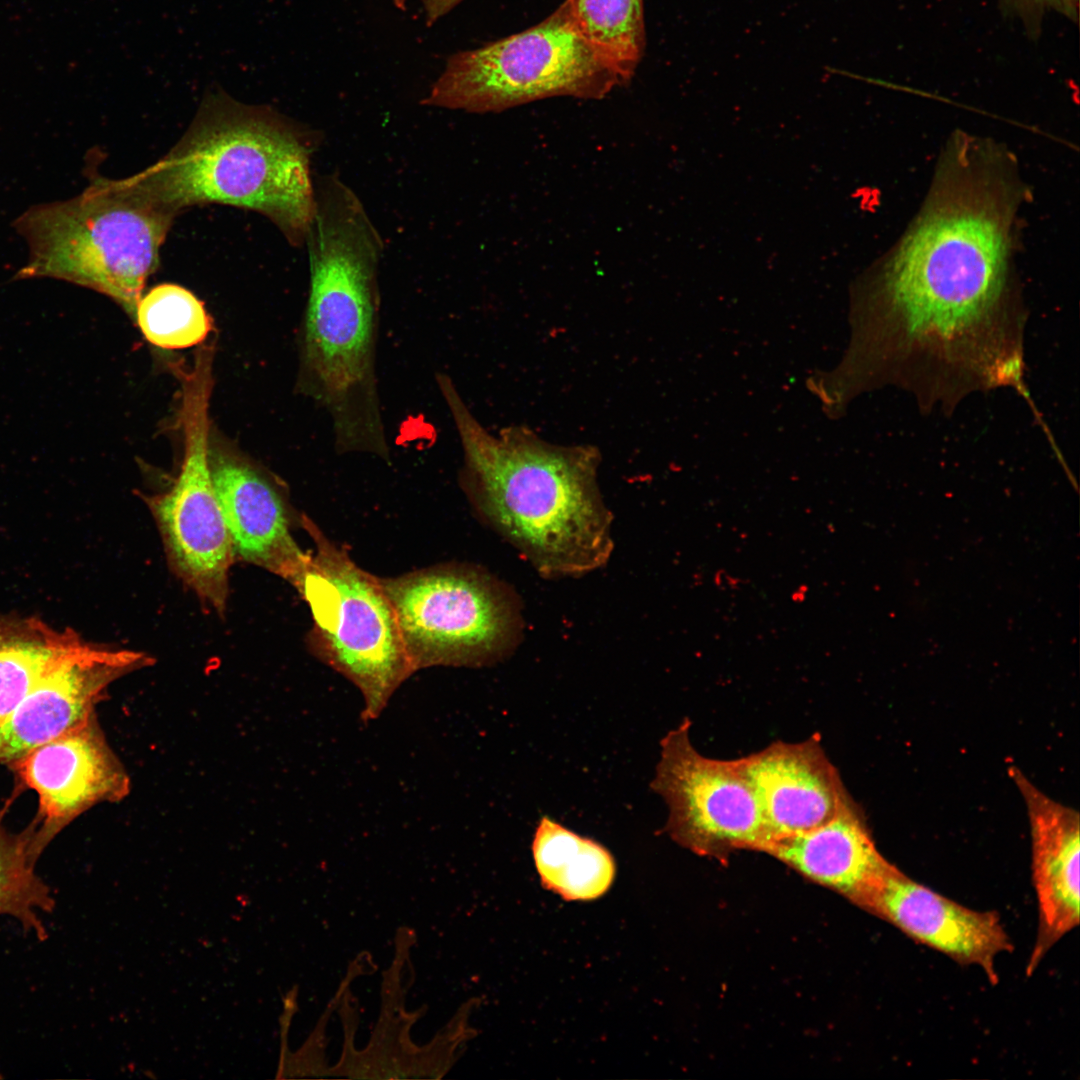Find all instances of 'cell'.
<instances>
[{
  "instance_id": "1",
  "label": "cell",
  "mask_w": 1080,
  "mask_h": 1080,
  "mask_svg": "<svg viewBox=\"0 0 1080 1080\" xmlns=\"http://www.w3.org/2000/svg\"><path fill=\"white\" fill-rule=\"evenodd\" d=\"M919 216L871 276L870 340L895 372L925 382L981 377L1023 343L1011 277L1019 191L1007 161L959 142Z\"/></svg>"
},
{
  "instance_id": "2",
  "label": "cell",
  "mask_w": 1080,
  "mask_h": 1080,
  "mask_svg": "<svg viewBox=\"0 0 1080 1080\" xmlns=\"http://www.w3.org/2000/svg\"><path fill=\"white\" fill-rule=\"evenodd\" d=\"M315 197L304 243L310 287L298 389L328 414L338 454L390 462L377 379L384 241L359 196L335 173L317 178Z\"/></svg>"
},
{
  "instance_id": "3",
  "label": "cell",
  "mask_w": 1080,
  "mask_h": 1080,
  "mask_svg": "<svg viewBox=\"0 0 1080 1080\" xmlns=\"http://www.w3.org/2000/svg\"><path fill=\"white\" fill-rule=\"evenodd\" d=\"M435 380L459 436L463 486L488 523L545 577L603 566L612 518L597 484V449L552 444L523 426L494 435L447 373Z\"/></svg>"
},
{
  "instance_id": "4",
  "label": "cell",
  "mask_w": 1080,
  "mask_h": 1080,
  "mask_svg": "<svg viewBox=\"0 0 1080 1080\" xmlns=\"http://www.w3.org/2000/svg\"><path fill=\"white\" fill-rule=\"evenodd\" d=\"M319 140L272 108L240 103L219 90L204 97L164 157L125 180L175 216L205 203L257 211L301 246L316 210L311 162Z\"/></svg>"
},
{
  "instance_id": "5",
  "label": "cell",
  "mask_w": 1080,
  "mask_h": 1080,
  "mask_svg": "<svg viewBox=\"0 0 1080 1080\" xmlns=\"http://www.w3.org/2000/svg\"><path fill=\"white\" fill-rule=\"evenodd\" d=\"M174 217L125 178L97 177L79 195L33 206L16 220L29 249L17 277H53L94 289L134 320Z\"/></svg>"
},
{
  "instance_id": "6",
  "label": "cell",
  "mask_w": 1080,
  "mask_h": 1080,
  "mask_svg": "<svg viewBox=\"0 0 1080 1080\" xmlns=\"http://www.w3.org/2000/svg\"><path fill=\"white\" fill-rule=\"evenodd\" d=\"M626 82L581 32L565 0L527 30L448 57L421 103L500 112L556 96L601 99Z\"/></svg>"
},
{
  "instance_id": "7",
  "label": "cell",
  "mask_w": 1080,
  "mask_h": 1080,
  "mask_svg": "<svg viewBox=\"0 0 1080 1080\" xmlns=\"http://www.w3.org/2000/svg\"><path fill=\"white\" fill-rule=\"evenodd\" d=\"M315 550L295 586L313 618L312 648L363 697L361 720L380 716L416 672L380 578L357 566L306 516Z\"/></svg>"
},
{
  "instance_id": "8",
  "label": "cell",
  "mask_w": 1080,
  "mask_h": 1080,
  "mask_svg": "<svg viewBox=\"0 0 1080 1080\" xmlns=\"http://www.w3.org/2000/svg\"><path fill=\"white\" fill-rule=\"evenodd\" d=\"M380 581L416 671L489 665L520 640L519 601L479 569L437 567Z\"/></svg>"
},
{
  "instance_id": "9",
  "label": "cell",
  "mask_w": 1080,
  "mask_h": 1080,
  "mask_svg": "<svg viewBox=\"0 0 1080 1080\" xmlns=\"http://www.w3.org/2000/svg\"><path fill=\"white\" fill-rule=\"evenodd\" d=\"M213 359L214 345L203 344L191 366H172L181 386L183 459L172 487L146 501L171 568L200 600L223 615L234 549L209 464Z\"/></svg>"
},
{
  "instance_id": "10",
  "label": "cell",
  "mask_w": 1080,
  "mask_h": 1080,
  "mask_svg": "<svg viewBox=\"0 0 1080 1080\" xmlns=\"http://www.w3.org/2000/svg\"><path fill=\"white\" fill-rule=\"evenodd\" d=\"M689 728L690 721L684 720L660 742L661 759L650 787L669 807L664 831L700 854L764 851L770 836L740 759L700 754Z\"/></svg>"
},
{
  "instance_id": "11",
  "label": "cell",
  "mask_w": 1080,
  "mask_h": 1080,
  "mask_svg": "<svg viewBox=\"0 0 1080 1080\" xmlns=\"http://www.w3.org/2000/svg\"><path fill=\"white\" fill-rule=\"evenodd\" d=\"M38 796L30 854L35 862L72 821L95 805L119 802L130 777L110 747L96 713L8 765Z\"/></svg>"
},
{
  "instance_id": "12",
  "label": "cell",
  "mask_w": 1080,
  "mask_h": 1080,
  "mask_svg": "<svg viewBox=\"0 0 1080 1080\" xmlns=\"http://www.w3.org/2000/svg\"><path fill=\"white\" fill-rule=\"evenodd\" d=\"M153 665L141 651L84 640L45 674L0 725V764L9 765L95 714L108 687L125 675Z\"/></svg>"
},
{
  "instance_id": "13",
  "label": "cell",
  "mask_w": 1080,
  "mask_h": 1080,
  "mask_svg": "<svg viewBox=\"0 0 1080 1080\" xmlns=\"http://www.w3.org/2000/svg\"><path fill=\"white\" fill-rule=\"evenodd\" d=\"M861 908L961 965L997 981L995 961L1013 949L999 915L963 906L908 877L895 865Z\"/></svg>"
},
{
  "instance_id": "14",
  "label": "cell",
  "mask_w": 1080,
  "mask_h": 1080,
  "mask_svg": "<svg viewBox=\"0 0 1080 1080\" xmlns=\"http://www.w3.org/2000/svg\"><path fill=\"white\" fill-rule=\"evenodd\" d=\"M209 464L234 554L295 587L309 554L293 538L289 507L280 488L228 448L210 446Z\"/></svg>"
},
{
  "instance_id": "15",
  "label": "cell",
  "mask_w": 1080,
  "mask_h": 1080,
  "mask_svg": "<svg viewBox=\"0 0 1080 1080\" xmlns=\"http://www.w3.org/2000/svg\"><path fill=\"white\" fill-rule=\"evenodd\" d=\"M740 761L770 841L817 828L852 801L816 737L773 743Z\"/></svg>"
},
{
  "instance_id": "16",
  "label": "cell",
  "mask_w": 1080,
  "mask_h": 1080,
  "mask_svg": "<svg viewBox=\"0 0 1080 1080\" xmlns=\"http://www.w3.org/2000/svg\"><path fill=\"white\" fill-rule=\"evenodd\" d=\"M1010 775L1024 799L1031 834L1038 929L1026 968L1030 975L1079 924L1080 821L1076 810L1041 792L1019 769L1011 768Z\"/></svg>"
},
{
  "instance_id": "17",
  "label": "cell",
  "mask_w": 1080,
  "mask_h": 1080,
  "mask_svg": "<svg viewBox=\"0 0 1080 1080\" xmlns=\"http://www.w3.org/2000/svg\"><path fill=\"white\" fill-rule=\"evenodd\" d=\"M763 852L861 907L892 868L852 800L827 823L772 839Z\"/></svg>"
},
{
  "instance_id": "18",
  "label": "cell",
  "mask_w": 1080,
  "mask_h": 1080,
  "mask_svg": "<svg viewBox=\"0 0 1080 1080\" xmlns=\"http://www.w3.org/2000/svg\"><path fill=\"white\" fill-rule=\"evenodd\" d=\"M84 639L37 617L0 616V725L32 687Z\"/></svg>"
},
{
  "instance_id": "19",
  "label": "cell",
  "mask_w": 1080,
  "mask_h": 1080,
  "mask_svg": "<svg viewBox=\"0 0 1080 1080\" xmlns=\"http://www.w3.org/2000/svg\"><path fill=\"white\" fill-rule=\"evenodd\" d=\"M543 885L567 900H590L604 894L615 876L610 852L544 816L532 843Z\"/></svg>"
},
{
  "instance_id": "20",
  "label": "cell",
  "mask_w": 1080,
  "mask_h": 1080,
  "mask_svg": "<svg viewBox=\"0 0 1080 1080\" xmlns=\"http://www.w3.org/2000/svg\"><path fill=\"white\" fill-rule=\"evenodd\" d=\"M0 814V916L15 918L25 932L39 940L47 937L38 912H52L55 900L49 886L35 872L30 854L33 825L10 832Z\"/></svg>"
},
{
  "instance_id": "21",
  "label": "cell",
  "mask_w": 1080,
  "mask_h": 1080,
  "mask_svg": "<svg viewBox=\"0 0 1080 1080\" xmlns=\"http://www.w3.org/2000/svg\"><path fill=\"white\" fill-rule=\"evenodd\" d=\"M588 41L629 81L645 48L643 0H567Z\"/></svg>"
},
{
  "instance_id": "22",
  "label": "cell",
  "mask_w": 1080,
  "mask_h": 1080,
  "mask_svg": "<svg viewBox=\"0 0 1080 1080\" xmlns=\"http://www.w3.org/2000/svg\"><path fill=\"white\" fill-rule=\"evenodd\" d=\"M134 320L149 343L170 350L202 345L214 328L204 303L172 283L157 285L142 295Z\"/></svg>"
},
{
  "instance_id": "23",
  "label": "cell",
  "mask_w": 1080,
  "mask_h": 1080,
  "mask_svg": "<svg viewBox=\"0 0 1080 1080\" xmlns=\"http://www.w3.org/2000/svg\"><path fill=\"white\" fill-rule=\"evenodd\" d=\"M464 0H392L399 9H404L413 2L422 8L427 25H433Z\"/></svg>"
},
{
  "instance_id": "24",
  "label": "cell",
  "mask_w": 1080,
  "mask_h": 1080,
  "mask_svg": "<svg viewBox=\"0 0 1080 1080\" xmlns=\"http://www.w3.org/2000/svg\"><path fill=\"white\" fill-rule=\"evenodd\" d=\"M1039 9L1053 10L1073 18L1077 15L1078 0H1020Z\"/></svg>"
}]
</instances>
